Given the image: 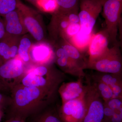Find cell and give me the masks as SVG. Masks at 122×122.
Listing matches in <instances>:
<instances>
[{
    "mask_svg": "<svg viewBox=\"0 0 122 122\" xmlns=\"http://www.w3.org/2000/svg\"><path fill=\"white\" fill-rule=\"evenodd\" d=\"M97 72L122 75V56L120 44H116L100 56L87 61L86 69Z\"/></svg>",
    "mask_w": 122,
    "mask_h": 122,
    "instance_id": "cell-1",
    "label": "cell"
},
{
    "mask_svg": "<svg viewBox=\"0 0 122 122\" xmlns=\"http://www.w3.org/2000/svg\"><path fill=\"white\" fill-rule=\"evenodd\" d=\"M105 19V30L113 45L119 44L117 39L119 29L122 25V0H105L103 5Z\"/></svg>",
    "mask_w": 122,
    "mask_h": 122,
    "instance_id": "cell-2",
    "label": "cell"
},
{
    "mask_svg": "<svg viewBox=\"0 0 122 122\" xmlns=\"http://www.w3.org/2000/svg\"><path fill=\"white\" fill-rule=\"evenodd\" d=\"M105 0H80L78 15L81 29L79 33L84 36L91 35L98 17L102 11Z\"/></svg>",
    "mask_w": 122,
    "mask_h": 122,
    "instance_id": "cell-3",
    "label": "cell"
},
{
    "mask_svg": "<svg viewBox=\"0 0 122 122\" xmlns=\"http://www.w3.org/2000/svg\"><path fill=\"white\" fill-rule=\"evenodd\" d=\"M17 8L20 12L28 33L37 41H44L46 29L41 14L22 3L20 0L18 4Z\"/></svg>",
    "mask_w": 122,
    "mask_h": 122,
    "instance_id": "cell-4",
    "label": "cell"
},
{
    "mask_svg": "<svg viewBox=\"0 0 122 122\" xmlns=\"http://www.w3.org/2000/svg\"><path fill=\"white\" fill-rule=\"evenodd\" d=\"M87 86L83 98L86 112L82 122H103L104 101L88 80Z\"/></svg>",
    "mask_w": 122,
    "mask_h": 122,
    "instance_id": "cell-5",
    "label": "cell"
},
{
    "mask_svg": "<svg viewBox=\"0 0 122 122\" xmlns=\"http://www.w3.org/2000/svg\"><path fill=\"white\" fill-rule=\"evenodd\" d=\"M50 95L41 88L25 86L18 90L15 95L16 104L15 115L25 118V116L32 111L30 103L41 97L42 94Z\"/></svg>",
    "mask_w": 122,
    "mask_h": 122,
    "instance_id": "cell-6",
    "label": "cell"
},
{
    "mask_svg": "<svg viewBox=\"0 0 122 122\" xmlns=\"http://www.w3.org/2000/svg\"><path fill=\"white\" fill-rule=\"evenodd\" d=\"M85 112L83 98L63 103L58 113L62 122H82Z\"/></svg>",
    "mask_w": 122,
    "mask_h": 122,
    "instance_id": "cell-7",
    "label": "cell"
},
{
    "mask_svg": "<svg viewBox=\"0 0 122 122\" xmlns=\"http://www.w3.org/2000/svg\"><path fill=\"white\" fill-rule=\"evenodd\" d=\"M52 15L48 31L51 39L55 44L63 38L65 31L70 23L67 12L57 10L52 13Z\"/></svg>",
    "mask_w": 122,
    "mask_h": 122,
    "instance_id": "cell-8",
    "label": "cell"
},
{
    "mask_svg": "<svg viewBox=\"0 0 122 122\" xmlns=\"http://www.w3.org/2000/svg\"><path fill=\"white\" fill-rule=\"evenodd\" d=\"M56 63L63 72L66 74L83 78L86 74L68 56L61 47L58 46L55 52Z\"/></svg>",
    "mask_w": 122,
    "mask_h": 122,
    "instance_id": "cell-9",
    "label": "cell"
},
{
    "mask_svg": "<svg viewBox=\"0 0 122 122\" xmlns=\"http://www.w3.org/2000/svg\"><path fill=\"white\" fill-rule=\"evenodd\" d=\"M109 36L105 29L92 35L89 42L87 61L94 60L106 53L109 49Z\"/></svg>",
    "mask_w": 122,
    "mask_h": 122,
    "instance_id": "cell-10",
    "label": "cell"
},
{
    "mask_svg": "<svg viewBox=\"0 0 122 122\" xmlns=\"http://www.w3.org/2000/svg\"><path fill=\"white\" fill-rule=\"evenodd\" d=\"M5 33L16 36H22L28 33L21 14L17 8L2 17Z\"/></svg>",
    "mask_w": 122,
    "mask_h": 122,
    "instance_id": "cell-11",
    "label": "cell"
},
{
    "mask_svg": "<svg viewBox=\"0 0 122 122\" xmlns=\"http://www.w3.org/2000/svg\"><path fill=\"white\" fill-rule=\"evenodd\" d=\"M30 60L41 65H50L55 57L51 46L45 41L38 42L30 46L29 51Z\"/></svg>",
    "mask_w": 122,
    "mask_h": 122,
    "instance_id": "cell-12",
    "label": "cell"
},
{
    "mask_svg": "<svg viewBox=\"0 0 122 122\" xmlns=\"http://www.w3.org/2000/svg\"><path fill=\"white\" fill-rule=\"evenodd\" d=\"M24 71L22 61L18 55L0 66V82L4 86L5 82L20 77Z\"/></svg>",
    "mask_w": 122,
    "mask_h": 122,
    "instance_id": "cell-13",
    "label": "cell"
},
{
    "mask_svg": "<svg viewBox=\"0 0 122 122\" xmlns=\"http://www.w3.org/2000/svg\"><path fill=\"white\" fill-rule=\"evenodd\" d=\"M63 83L59 88V92L62 103L67 101L83 98L87 90V85H84L81 80Z\"/></svg>",
    "mask_w": 122,
    "mask_h": 122,
    "instance_id": "cell-14",
    "label": "cell"
},
{
    "mask_svg": "<svg viewBox=\"0 0 122 122\" xmlns=\"http://www.w3.org/2000/svg\"><path fill=\"white\" fill-rule=\"evenodd\" d=\"M22 37L5 33L0 40V57L3 63L17 56L19 43Z\"/></svg>",
    "mask_w": 122,
    "mask_h": 122,
    "instance_id": "cell-15",
    "label": "cell"
},
{
    "mask_svg": "<svg viewBox=\"0 0 122 122\" xmlns=\"http://www.w3.org/2000/svg\"><path fill=\"white\" fill-rule=\"evenodd\" d=\"M90 77L107 85L112 90L115 98H122V75L96 71L91 75Z\"/></svg>",
    "mask_w": 122,
    "mask_h": 122,
    "instance_id": "cell-16",
    "label": "cell"
},
{
    "mask_svg": "<svg viewBox=\"0 0 122 122\" xmlns=\"http://www.w3.org/2000/svg\"><path fill=\"white\" fill-rule=\"evenodd\" d=\"M57 42L79 67L83 70L86 69L87 59H85L77 48L65 39H60Z\"/></svg>",
    "mask_w": 122,
    "mask_h": 122,
    "instance_id": "cell-17",
    "label": "cell"
},
{
    "mask_svg": "<svg viewBox=\"0 0 122 122\" xmlns=\"http://www.w3.org/2000/svg\"><path fill=\"white\" fill-rule=\"evenodd\" d=\"M89 81L94 86L99 95L104 102L107 101L115 98L112 90L104 82L92 78L90 77Z\"/></svg>",
    "mask_w": 122,
    "mask_h": 122,
    "instance_id": "cell-18",
    "label": "cell"
},
{
    "mask_svg": "<svg viewBox=\"0 0 122 122\" xmlns=\"http://www.w3.org/2000/svg\"><path fill=\"white\" fill-rule=\"evenodd\" d=\"M32 44L30 38L26 34L22 36L18 46V55L24 62L30 61L29 51Z\"/></svg>",
    "mask_w": 122,
    "mask_h": 122,
    "instance_id": "cell-19",
    "label": "cell"
},
{
    "mask_svg": "<svg viewBox=\"0 0 122 122\" xmlns=\"http://www.w3.org/2000/svg\"><path fill=\"white\" fill-rule=\"evenodd\" d=\"M58 9V10L64 12H78L80 0H56Z\"/></svg>",
    "mask_w": 122,
    "mask_h": 122,
    "instance_id": "cell-20",
    "label": "cell"
},
{
    "mask_svg": "<svg viewBox=\"0 0 122 122\" xmlns=\"http://www.w3.org/2000/svg\"><path fill=\"white\" fill-rule=\"evenodd\" d=\"M35 6L42 11L51 14L58 9L56 0H37Z\"/></svg>",
    "mask_w": 122,
    "mask_h": 122,
    "instance_id": "cell-21",
    "label": "cell"
},
{
    "mask_svg": "<svg viewBox=\"0 0 122 122\" xmlns=\"http://www.w3.org/2000/svg\"><path fill=\"white\" fill-rule=\"evenodd\" d=\"M20 0H0V16L5 15L17 8Z\"/></svg>",
    "mask_w": 122,
    "mask_h": 122,
    "instance_id": "cell-22",
    "label": "cell"
},
{
    "mask_svg": "<svg viewBox=\"0 0 122 122\" xmlns=\"http://www.w3.org/2000/svg\"><path fill=\"white\" fill-rule=\"evenodd\" d=\"M35 122H62L58 112L54 110H49L42 114Z\"/></svg>",
    "mask_w": 122,
    "mask_h": 122,
    "instance_id": "cell-23",
    "label": "cell"
},
{
    "mask_svg": "<svg viewBox=\"0 0 122 122\" xmlns=\"http://www.w3.org/2000/svg\"><path fill=\"white\" fill-rule=\"evenodd\" d=\"M81 29L80 23L71 24L68 25L65 31L63 38L69 42L72 40L81 31Z\"/></svg>",
    "mask_w": 122,
    "mask_h": 122,
    "instance_id": "cell-24",
    "label": "cell"
},
{
    "mask_svg": "<svg viewBox=\"0 0 122 122\" xmlns=\"http://www.w3.org/2000/svg\"><path fill=\"white\" fill-rule=\"evenodd\" d=\"M5 34V30L3 18L0 16V40L4 37Z\"/></svg>",
    "mask_w": 122,
    "mask_h": 122,
    "instance_id": "cell-25",
    "label": "cell"
},
{
    "mask_svg": "<svg viewBox=\"0 0 122 122\" xmlns=\"http://www.w3.org/2000/svg\"><path fill=\"white\" fill-rule=\"evenodd\" d=\"M5 122H25V118L19 116H14V117Z\"/></svg>",
    "mask_w": 122,
    "mask_h": 122,
    "instance_id": "cell-26",
    "label": "cell"
},
{
    "mask_svg": "<svg viewBox=\"0 0 122 122\" xmlns=\"http://www.w3.org/2000/svg\"><path fill=\"white\" fill-rule=\"evenodd\" d=\"M5 98L4 95L0 93V108L2 109V107L4 106V103L5 102Z\"/></svg>",
    "mask_w": 122,
    "mask_h": 122,
    "instance_id": "cell-27",
    "label": "cell"
},
{
    "mask_svg": "<svg viewBox=\"0 0 122 122\" xmlns=\"http://www.w3.org/2000/svg\"><path fill=\"white\" fill-rule=\"evenodd\" d=\"M3 113L2 110V109L0 108V122L1 121V119L3 116Z\"/></svg>",
    "mask_w": 122,
    "mask_h": 122,
    "instance_id": "cell-28",
    "label": "cell"
},
{
    "mask_svg": "<svg viewBox=\"0 0 122 122\" xmlns=\"http://www.w3.org/2000/svg\"><path fill=\"white\" fill-rule=\"evenodd\" d=\"M27 0L30 1V2H31V3H32L33 4L35 5H36V2L37 0Z\"/></svg>",
    "mask_w": 122,
    "mask_h": 122,
    "instance_id": "cell-29",
    "label": "cell"
},
{
    "mask_svg": "<svg viewBox=\"0 0 122 122\" xmlns=\"http://www.w3.org/2000/svg\"><path fill=\"white\" fill-rule=\"evenodd\" d=\"M4 89V86L0 82V90H3Z\"/></svg>",
    "mask_w": 122,
    "mask_h": 122,
    "instance_id": "cell-30",
    "label": "cell"
},
{
    "mask_svg": "<svg viewBox=\"0 0 122 122\" xmlns=\"http://www.w3.org/2000/svg\"><path fill=\"white\" fill-rule=\"evenodd\" d=\"M3 63V62H2V60H1V58L0 57V66L2 65Z\"/></svg>",
    "mask_w": 122,
    "mask_h": 122,
    "instance_id": "cell-31",
    "label": "cell"
}]
</instances>
